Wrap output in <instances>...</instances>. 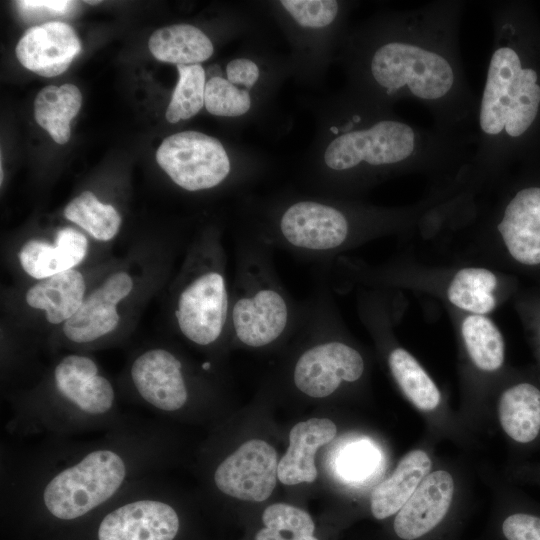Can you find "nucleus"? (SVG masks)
Masks as SVG:
<instances>
[{
  "instance_id": "nucleus-34",
  "label": "nucleus",
  "mask_w": 540,
  "mask_h": 540,
  "mask_svg": "<svg viewBox=\"0 0 540 540\" xmlns=\"http://www.w3.org/2000/svg\"><path fill=\"white\" fill-rule=\"evenodd\" d=\"M17 3L19 7H21L23 10L46 9L54 14L65 13L71 4L70 1H60V0H56V1L27 0V1H19Z\"/></svg>"
},
{
  "instance_id": "nucleus-22",
  "label": "nucleus",
  "mask_w": 540,
  "mask_h": 540,
  "mask_svg": "<svg viewBox=\"0 0 540 540\" xmlns=\"http://www.w3.org/2000/svg\"><path fill=\"white\" fill-rule=\"evenodd\" d=\"M152 55L161 62L176 65L199 64L211 57V40L197 27L177 24L156 30L149 39Z\"/></svg>"
},
{
  "instance_id": "nucleus-17",
  "label": "nucleus",
  "mask_w": 540,
  "mask_h": 540,
  "mask_svg": "<svg viewBox=\"0 0 540 540\" xmlns=\"http://www.w3.org/2000/svg\"><path fill=\"white\" fill-rule=\"evenodd\" d=\"M336 432V425L327 418H311L294 425L289 434L287 452L278 463L279 481L285 485L315 481V453L330 442Z\"/></svg>"
},
{
  "instance_id": "nucleus-18",
  "label": "nucleus",
  "mask_w": 540,
  "mask_h": 540,
  "mask_svg": "<svg viewBox=\"0 0 540 540\" xmlns=\"http://www.w3.org/2000/svg\"><path fill=\"white\" fill-rule=\"evenodd\" d=\"M87 249L86 237L67 227L58 231L54 245L41 240L26 242L19 252V260L28 275L41 280L73 269L83 261Z\"/></svg>"
},
{
  "instance_id": "nucleus-28",
  "label": "nucleus",
  "mask_w": 540,
  "mask_h": 540,
  "mask_svg": "<svg viewBox=\"0 0 540 540\" xmlns=\"http://www.w3.org/2000/svg\"><path fill=\"white\" fill-rule=\"evenodd\" d=\"M263 527L254 540H319L309 513L285 503L269 505L262 514Z\"/></svg>"
},
{
  "instance_id": "nucleus-25",
  "label": "nucleus",
  "mask_w": 540,
  "mask_h": 540,
  "mask_svg": "<svg viewBox=\"0 0 540 540\" xmlns=\"http://www.w3.org/2000/svg\"><path fill=\"white\" fill-rule=\"evenodd\" d=\"M460 333L473 364L485 372H494L505 360V342L496 323L486 315L467 314Z\"/></svg>"
},
{
  "instance_id": "nucleus-26",
  "label": "nucleus",
  "mask_w": 540,
  "mask_h": 540,
  "mask_svg": "<svg viewBox=\"0 0 540 540\" xmlns=\"http://www.w3.org/2000/svg\"><path fill=\"white\" fill-rule=\"evenodd\" d=\"M391 374L405 396L420 410H434L441 401L440 391L417 359L406 349L394 347L388 354Z\"/></svg>"
},
{
  "instance_id": "nucleus-7",
  "label": "nucleus",
  "mask_w": 540,
  "mask_h": 540,
  "mask_svg": "<svg viewBox=\"0 0 540 540\" xmlns=\"http://www.w3.org/2000/svg\"><path fill=\"white\" fill-rule=\"evenodd\" d=\"M330 265H318L310 295L303 300L299 324L291 337L300 349L291 371L292 384L302 394L326 398L365 372V359L348 340L333 298Z\"/></svg>"
},
{
  "instance_id": "nucleus-14",
  "label": "nucleus",
  "mask_w": 540,
  "mask_h": 540,
  "mask_svg": "<svg viewBox=\"0 0 540 540\" xmlns=\"http://www.w3.org/2000/svg\"><path fill=\"white\" fill-rule=\"evenodd\" d=\"M132 288L133 281L125 272L108 277L64 323L62 330L66 339L75 344H87L114 331L120 319L116 306Z\"/></svg>"
},
{
  "instance_id": "nucleus-19",
  "label": "nucleus",
  "mask_w": 540,
  "mask_h": 540,
  "mask_svg": "<svg viewBox=\"0 0 540 540\" xmlns=\"http://www.w3.org/2000/svg\"><path fill=\"white\" fill-rule=\"evenodd\" d=\"M499 421L506 435L521 446L540 441V386L529 380L506 388L499 399Z\"/></svg>"
},
{
  "instance_id": "nucleus-12",
  "label": "nucleus",
  "mask_w": 540,
  "mask_h": 540,
  "mask_svg": "<svg viewBox=\"0 0 540 540\" xmlns=\"http://www.w3.org/2000/svg\"><path fill=\"white\" fill-rule=\"evenodd\" d=\"M156 160L177 186L189 192L215 188L231 171L229 157L220 141L197 131L165 138L157 149Z\"/></svg>"
},
{
  "instance_id": "nucleus-2",
  "label": "nucleus",
  "mask_w": 540,
  "mask_h": 540,
  "mask_svg": "<svg viewBox=\"0 0 540 540\" xmlns=\"http://www.w3.org/2000/svg\"><path fill=\"white\" fill-rule=\"evenodd\" d=\"M465 7L462 0H437L386 19L363 53L362 78L387 103L413 100L429 110L437 129L475 137L478 96L459 48Z\"/></svg>"
},
{
  "instance_id": "nucleus-32",
  "label": "nucleus",
  "mask_w": 540,
  "mask_h": 540,
  "mask_svg": "<svg viewBox=\"0 0 540 540\" xmlns=\"http://www.w3.org/2000/svg\"><path fill=\"white\" fill-rule=\"evenodd\" d=\"M302 27L323 28L334 22L339 13L335 0H282L280 2Z\"/></svg>"
},
{
  "instance_id": "nucleus-3",
  "label": "nucleus",
  "mask_w": 540,
  "mask_h": 540,
  "mask_svg": "<svg viewBox=\"0 0 540 540\" xmlns=\"http://www.w3.org/2000/svg\"><path fill=\"white\" fill-rule=\"evenodd\" d=\"M488 7L491 53L478 97L476 143L466 180V188L475 195L498 184L540 116V72L525 57L517 10L496 1Z\"/></svg>"
},
{
  "instance_id": "nucleus-33",
  "label": "nucleus",
  "mask_w": 540,
  "mask_h": 540,
  "mask_svg": "<svg viewBox=\"0 0 540 540\" xmlns=\"http://www.w3.org/2000/svg\"><path fill=\"white\" fill-rule=\"evenodd\" d=\"M227 80L233 85H242L246 89L254 86L259 78L258 66L249 59L239 58L230 61L226 68Z\"/></svg>"
},
{
  "instance_id": "nucleus-31",
  "label": "nucleus",
  "mask_w": 540,
  "mask_h": 540,
  "mask_svg": "<svg viewBox=\"0 0 540 540\" xmlns=\"http://www.w3.org/2000/svg\"><path fill=\"white\" fill-rule=\"evenodd\" d=\"M379 458L378 451L369 442H354L340 452L336 463L337 473L348 482L363 481L374 472Z\"/></svg>"
},
{
  "instance_id": "nucleus-8",
  "label": "nucleus",
  "mask_w": 540,
  "mask_h": 540,
  "mask_svg": "<svg viewBox=\"0 0 540 540\" xmlns=\"http://www.w3.org/2000/svg\"><path fill=\"white\" fill-rule=\"evenodd\" d=\"M200 264L180 288L174 315L180 333L198 347L210 348L228 336L230 291L222 264L220 244L202 242Z\"/></svg>"
},
{
  "instance_id": "nucleus-24",
  "label": "nucleus",
  "mask_w": 540,
  "mask_h": 540,
  "mask_svg": "<svg viewBox=\"0 0 540 540\" xmlns=\"http://www.w3.org/2000/svg\"><path fill=\"white\" fill-rule=\"evenodd\" d=\"M81 103L82 95L75 85L47 86L34 100L35 120L56 143L65 144L70 138V121Z\"/></svg>"
},
{
  "instance_id": "nucleus-9",
  "label": "nucleus",
  "mask_w": 540,
  "mask_h": 540,
  "mask_svg": "<svg viewBox=\"0 0 540 540\" xmlns=\"http://www.w3.org/2000/svg\"><path fill=\"white\" fill-rule=\"evenodd\" d=\"M158 475L132 484L95 516L94 540H176L181 514Z\"/></svg>"
},
{
  "instance_id": "nucleus-20",
  "label": "nucleus",
  "mask_w": 540,
  "mask_h": 540,
  "mask_svg": "<svg viewBox=\"0 0 540 540\" xmlns=\"http://www.w3.org/2000/svg\"><path fill=\"white\" fill-rule=\"evenodd\" d=\"M431 467L432 461L425 451L416 449L407 453L393 474L374 489L370 501L372 515L378 520L396 515L430 473Z\"/></svg>"
},
{
  "instance_id": "nucleus-11",
  "label": "nucleus",
  "mask_w": 540,
  "mask_h": 540,
  "mask_svg": "<svg viewBox=\"0 0 540 540\" xmlns=\"http://www.w3.org/2000/svg\"><path fill=\"white\" fill-rule=\"evenodd\" d=\"M132 398L160 416H177L190 407L192 389L183 360L166 348L141 352L128 371Z\"/></svg>"
},
{
  "instance_id": "nucleus-27",
  "label": "nucleus",
  "mask_w": 540,
  "mask_h": 540,
  "mask_svg": "<svg viewBox=\"0 0 540 540\" xmlns=\"http://www.w3.org/2000/svg\"><path fill=\"white\" fill-rule=\"evenodd\" d=\"M64 216L100 241L115 237L121 225L118 211L112 205L100 202L90 191L72 199L64 209Z\"/></svg>"
},
{
  "instance_id": "nucleus-5",
  "label": "nucleus",
  "mask_w": 540,
  "mask_h": 540,
  "mask_svg": "<svg viewBox=\"0 0 540 540\" xmlns=\"http://www.w3.org/2000/svg\"><path fill=\"white\" fill-rule=\"evenodd\" d=\"M427 206L425 200L413 208L384 211L300 199L246 234L273 251L326 265L368 239L408 226Z\"/></svg>"
},
{
  "instance_id": "nucleus-1",
  "label": "nucleus",
  "mask_w": 540,
  "mask_h": 540,
  "mask_svg": "<svg viewBox=\"0 0 540 540\" xmlns=\"http://www.w3.org/2000/svg\"><path fill=\"white\" fill-rule=\"evenodd\" d=\"M38 439L2 448L1 497L19 513L58 524L92 517L132 484L158 475L173 455L168 429L132 414L91 440Z\"/></svg>"
},
{
  "instance_id": "nucleus-29",
  "label": "nucleus",
  "mask_w": 540,
  "mask_h": 540,
  "mask_svg": "<svg viewBox=\"0 0 540 540\" xmlns=\"http://www.w3.org/2000/svg\"><path fill=\"white\" fill-rule=\"evenodd\" d=\"M179 79L165 113L168 122L176 123L196 115L204 106L205 71L200 64L177 65Z\"/></svg>"
},
{
  "instance_id": "nucleus-4",
  "label": "nucleus",
  "mask_w": 540,
  "mask_h": 540,
  "mask_svg": "<svg viewBox=\"0 0 540 540\" xmlns=\"http://www.w3.org/2000/svg\"><path fill=\"white\" fill-rule=\"evenodd\" d=\"M11 397L5 430L20 439L76 437L122 423L116 389L89 356L68 354L46 382Z\"/></svg>"
},
{
  "instance_id": "nucleus-23",
  "label": "nucleus",
  "mask_w": 540,
  "mask_h": 540,
  "mask_svg": "<svg viewBox=\"0 0 540 540\" xmlns=\"http://www.w3.org/2000/svg\"><path fill=\"white\" fill-rule=\"evenodd\" d=\"M497 275L490 269L468 266L459 269L450 279L446 296L455 308L467 314L488 315L497 306Z\"/></svg>"
},
{
  "instance_id": "nucleus-6",
  "label": "nucleus",
  "mask_w": 540,
  "mask_h": 540,
  "mask_svg": "<svg viewBox=\"0 0 540 540\" xmlns=\"http://www.w3.org/2000/svg\"><path fill=\"white\" fill-rule=\"evenodd\" d=\"M273 252L248 234L237 245L228 337L245 348L265 349L287 341L302 316L303 301L284 287Z\"/></svg>"
},
{
  "instance_id": "nucleus-30",
  "label": "nucleus",
  "mask_w": 540,
  "mask_h": 540,
  "mask_svg": "<svg viewBox=\"0 0 540 540\" xmlns=\"http://www.w3.org/2000/svg\"><path fill=\"white\" fill-rule=\"evenodd\" d=\"M204 106L213 115L235 117L250 109L251 97L247 90L238 88L223 77L214 76L206 82Z\"/></svg>"
},
{
  "instance_id": "nucleus-15",
  "label": "nucleus",
  "mask_w": 540,
  "mask_h": 540,
  "mask_svg": "<svg viewBox=\"0 0 540 540\" xmlns=\"http://www.w3.org/2000/svg\"><path fill=\"white\" fill-rule=\"evenodd\" d=\"M454 489V480L448 471L430 472L396 513L393 529L397 537L417 540L434 530L450 509Z\"/></svg>"
},
{
  "instance_id": "nucleus-16",
  "label": "nucleus",
  "mask_w": 540,
  "mask_h": 540,
  "mask_svg": "<svg viewBox=\"0 0 540 540\" xmlns=\"http://www.w3.org/2000/svg\"><path fill=\"white\" fill-rule=\"evenodd\" d=\"M81 50L74 29L60 21L29 28L16 46L19 62L28 70L54 77L65 72Z\"/></svg>"
},
{
  "instance_id": "nucleus-10",
  "label": "nucleus",
  "mask_w": 540,
  "mask_h": 540,
  "mask_svg": "<svg viewBox=\"0 0 540 540\" xmlns=\"http://www.w3.org/2000/svg\"><path fill=\"white\" fill-rule=\"evenodd\" d=\"M479 227L520 269L540 270V184L507 187L482 212Z\"/></svg>"
},
{
  "instance_id": "nucleus-21",
  "label": "nucleus",
  "mask_w": 540,
  "mask_h": 540,
  "mask_svg": "<svg viewBox=\"0 0 540 540\" xmlns=\"http://www.w3.org/2000/svg\"><path fill=\"white\" fill-rule=\"evenodd\" d=\"M86 286L82 274L70 269L41 279L26 293L29 306L43 310L52 324L71 318L84 301Z\"/></svg>"
},
{
  "instance_id": "nucleus-36",
  "label": "nucleus",
  "mask_w": 540,
  "mask_h": 540,
  "mask_svg": "<svg viewBox=\"0 0 540 540\" xmlns=\"http://www.w3.org/2000/svg\"><path fill=\"white\" fill-rule=\"evenodd\" d=\"M86 2L90 4L99 3V1H86Z\"/></svg>"
},
{
  "instance_id": "nucleus-35",
  "label": "nucleus",
  "mask_w": 540,
  "mask_h": 540,
  "mask_svg": "<svg viewBox=\"0 0 540 540\" xmlns=\"http://www.w3.org/2000/svg\"><path fill=\"white\" fill-rule=\"evenodd\" d=\"M538 337H539V347H540V319L538 322Z\"/></svg>"
},
{
  "instance_id": "nucleus-13",
  "label": "nucleus",
  "mask_w": 540,
  "mask_h": 540,
  "mask_svg": "<svg viewBox=\"0 0 540 540\" xmlns=\"http://www.w3.org/2000/svg\"><path fill=\"white\" fill-rule=\"evenodd\" d=\"M277 469L275 449L263 440L252 439L219 461L212 482L223 495L262 502L276 486Z\"/></svg>"
}]
</instances>
